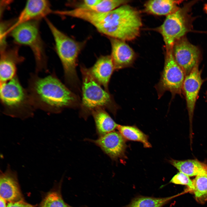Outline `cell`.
I'll return each instance as SVG.
<instances>
[{"mask_svg": "<svg viewBox=\"0 0 207 207\" xmlns=\"http://www.w3.org/2000/svg\"><path fill=\"white\" fill-rule=\"evenodd\" d=\"M117 129L125 139L140 142L145 147H151L148 136L136 126L119 125Z\"/></svg>", "mask_w": 207, "mask_h": 207, "instance_id": "ffe728a7", "label": "cell"}, {"mask_svg": "<svg viewBox=\"0 0 207 207\" xmlns=\"http://www.w3.org/2000/svg\"><path fill=\"white\" fill-rule=\"evenodd\" d=\"M204 9L207 14V3L205 4L204 6Z\"/></svg>", "mask_w": 207, "mask_h": 207, "instance_id": "f1b7e54d", "label": "cell"}, {"mask_svg": "<svg viewBox=\"0 0 207 207\" xmlns=\"http://www.w3.org/2000/svg\"><path fill=\"white\" fill-rule=\"evenodd\" d=\"M193 192L196 200L200 203L207 201V171L199 174L192 181Z\"/></svg>", "mask_w": 207, "mask_h": 207, "instance_id": "44dd1931", "label": "cell"}, {"mask_svg": "<svg viewBox=\"0 0 207 207\" xmlns=\"http://www.w3.org/2000/svg\"><path fill=\"white\" fill-rule=\"evenodd\" d=\"M88 69L95 80L104 89L109 92L108 85L111 76L115 70L110 55L101 56L94 65Z\"/></svg>", "mask_w": 207, "mask_h": 207, "instance_id": "2e32d148", "label": "cell"}, {"mask_svg": "<svg viewBox=\"0 0 207 207\" xmlns=\"http://www.w3.org/2000/svg\"><path fill=\"white\" fill-rule=\"evenodd\" d=\"M11 21H2L0 23V51H2L7 47L6 37L8 31L14 24Z\"/></svg>", "mask_w": 207, "mask_h": 207, "instance_id": "d4e9b609", "label": "cell"}, {"mask_svg": "<svg viewBox=\"0 0 207 207\" xmlns=\"http://www.w3.org/2000/svg\"><path fill=\"white\" fill-rule=\"evenodd\" d=\"M111 47L110 55L115 70L132 66L136 55L133 49L125 41L109 38Z\"/></svg>", "mask_w": 207, "mask_h": 207, "instance_id": "5bb4252c", "label": "cell"}, {"mask_svg": "<svg viewBox=\"0 0 207 207\" xmlns=\"http://www.w3.org/2000/svg\"><path fill=\"white\" fill-rule=\"evenodd\" d=\"M206 99L207 100V93H206Z\"/></svg>", "mask_w": 207, "mask_h": 207, "instance_id": "f546056e", "label": "cell"}, {"mask_svg": "<svg viewBox=\"0 0 207 207\" xmlns=\"http://www.w3.org/2000/svg\"><path fill=\"white\" fill-rule=\"evenodd\" d=\"M80 69L82 77L80 116L86 120L94 110L98 108L106 109L115 116L120 107L112 95L102 89L90 74L88 68L82 66Z\"/></svg>", "mask_w": 207, "mask_h": 207, "instance_id": "277c9868", "label": "cell"}, {"mask_svg": "<svg viewBox=\"0 0 207 207\" xmlns=\"http://www.w3.org/2000/svg\"><path fill=\"white\" fill-rule=\"evenodd\" d=\"M92 24L109 38L125 41L139 36L142 22L139 12L125 4L109 12L96 13Z\"/></svg>", "mask_w": 207, "mask_h": 207, "instance_id": "7a4b0ae2", "label": "cell"}, {"mask_svg": "<svg viewBox=\"0 0 207 207\" xmlns=\"http://www.w3.org/2000/svg\"><path fill=\"white\" fill-rule=\"evenodd\" d=\"M0 195L9 203L22 200L16 174L9 165L6 171L1 173Z\"/></svg>", "mask_w": 207, "mask_h": 207, "instance_id": "9a60e30c", "label": "cell"}, {"mask_svg": "<svg viewBox=\"0 0 207 207\" xmlns=\"http://www.w3.org/2000/svg\"><path fill=\"white\" fill-rule=\"evenodd\" d=\"M99 147L113 160L125 157L126 148L125 139L118 132L114 131L99 137L96 140L87 139Z\"/></svg>", "mask_w": 207, "mask_h": 207, "instance_id": "8fae6325", "label": "cell"}, {"mask_svg": "<svg viewBox=\"0 0 207 207\" xmlns=\"http://www.w3.org/2000/svg\"><path fill=\"white\" fill-rule=\"evenodd\" d=\"M41 207H68L57 192L49 193L43 201Z\"/></svg>", "mask_w": 207, "mask_h": 207, "instance_id": "cb8c5ba5", "label": "cell"}, {"mask_svg": "<svg viewBox=\"0 0 207 207\" xmlns=\"http://www.w3.org/2000/svg\"><path fill=\"white\" fill-rule=\"evenodd\" d=\"M18 47H7L0 51V84L10 80L16 75L17 65L22 62L24 58L19 53Z\"/></svg>", "mask_w": 207, "mask_h": 207, "instance_id": "4fadbf2b", "label": "cell"}, {"mask_svg": "<svg viewBox=\"0 0 207 207\" xmlns=\"http://www.w3.org/2000/svg\"><path fill=\"white\" fill-rule=\"evenodd\" d=\"M91 115L94 119L96 132L99 137L115 131L119 125L113 120L105 109L103 108L95 109Z\"/></svg>", "mask_w": 207, "mask_h": 207, "instance_id": "ac0fdd59", "label": "cell"}, {"mask_svg": "<svg viewBox=\"0 0 207 207\" xmlns=\"http://www.w3.org/2000/svg\"><path fill=\"white\" fill-rule=\"evenodd\" d=\"M130 1L125 0H100L95 6L87 9L98 12H108L126 4Z\"/></svg>", "mask_w": 207, "mask_h": 207, "instance_id": "603a6c76", "label": "cell"}, {"mask_svg": "<svg viewBox=\"0 0 207 207\" xmlns=\"http://www.w3.org/2000/svg\"><path fill=\"white\" fill-rule=\"evenodd\" d=\"M53 11L51 8L50 3L48 0H28L8 32L22 23L32 20H40L42 18H45L47 16L52 13Z\"/></svg>", "mask_w": 207, "mask_h": 207, "instance_id": "7c38bea8", "label": "cell"}, {"mask_svg": "<svg viewBox=\"0 0 207 207\" xmlns=\"http://www.w3.org/2000/svg\"><path fill=\"white\" fill-rule=\"evenodd\" d=\"M0 99L5 115L23 120L34 115L36 109L27 89L22 87L17 75L0 84Z\"/></svg>", "mask_w": 207, "mask_h": 207, "instance_id": "5b68a950", "label": "cell"}, {"mask_svg": "<svg viewBox=\"0 0 207 207\" xmlns=\"http://www.w3.org/2000/svg\"><path fill=\"white\" fill-rule=\"evenodd\" d=\"M185 76L174 59L172 49L166 50L164 68L159 82L155 86L158 99L167 91L171 93L172 99L177 94L182 96L183 85Z\"/></svg>", "mask_w": 207, "mask_h": 207, "instance_id": "ba28073f", "label": "cell"}, {"mask_svg": "<svg viewBox=\"0 0 207 207\" xmlns=\"http://www.w3.org/2000/svg\"><path fill=\"white\" fill-rule=\"evenodd\" d=\"M45 18L54 39L56 51L62 65L66 83L73 91L79 93L80 83L76 68L78 55L86 41H76L59 30L48 18Z\"/></svg>", "mask_w": 207, "mask_h": 207, "instance_id": "3957f363", "label": "cell"}, {"mask_svg": "<svg viewBox=\"0 0 207 207\" xmlns=\"http://www.w3.org/2000/svg\"><path fill=\"white\" fill-rule=\"evenodd\" d=\"M194 2H189L167 16L162 24L157 28L163 37L166 50L172 49L176 41L191 30L190 12Z\"/></svg>", "mask_w": 207, "mask_h": 207, "instance_id": "52a82bcc", "label": "cell"}, {"mask_svg": "<svg viewBox=\"0 0 207 207\" xmlns=\"http://www.w3.org/2000/svg\"><path fill=\"white\" fill-rule=\"evenodd\" d=\"M183 1L173 0H150L144 4V10L150 14L167 16L177 10L179 8L178 6Z\"/></svg>", "mask_w": 207, "mask_h": 207, "instance_id": "e0dca14e", "label": "cell"}, {"mask_svg": "<svg viewBox=\"0 0 207 207\" xmlns=\"http://www.w3.org/2000/svg\"><path fill=\"white\" fill-rule=\"evenodd\" d=\"M0 207H7L6 204V201L1 197H0Z\"/></svg>", "mask_w": 207, "mask_h": 207, "instance_id": "83f0119b", "label": "cell"}, {"mask_svg": "<svg viewBox=\"0 0 207 207\" xmlns=\"http://www.w3.org/2000/svg\"><path fill=\"white\" fill-rule=\"evenodd\" d=\"M169 162L179 172L189 177L196 176L207 171V165L197 160H180L171 159Z\"/></svg>", "mask_w": 207, "mask_h": 207, "instance_id": "d6986e66", "label": "cell"}, {"mask_svg": "<svg viewBox=\"0 0 207 207\" xmlns=\"http://www.w3.org/2000/svg\"><path fill=\"white\" fill-rule=\"evenodd\" d=\"M27 90L36 109L58 114L66 108L79 107L78 95L70 90L53 73L44 78L30 74Z\"/></svg>", "mask_w": 207, "mask_h": 207, "instance_id": "6da1fadb", "label": "cell"}, {"mask_svg": "<svg viewBox=\"0 0 207 207\" xmlns=\"http://www.w3.org/2000/svg\"><path fill=\"white\" fill-rule=\"evenodd\" d=\"M184 37L175 43L172 52L175 60L186 76L197 64H199L200 53L198 48L190 43Z\"/></svg>", "mask_w": 207, "mask_h": 207, "instance_id": "30bf717a", "label": "cell"}, {"mask_svg": "<svg viewBox=\"0 0 207 207\" xmlns=\"http://www.w3.org/2000/svg\"><path fill=\"white\" fill-rule=\"evenodd\" d=\"M170 182L176 184L186 185L192 191L193 189V181L189 176L181 172H179L175 175L171 179Z\"/></svg>", "mask_w": 207, "mask_h": 207, "instance_id": "484cf974", "label": "cell"}, {"mask_svg": "<svg viewBox=\"0 0 207 207\" xmlns=\"http://www.w3.org/2000/svg\"><path fill=\"white\" fill-rule=\"evenodd\" d=\"M39 21L32 20L22 23L9 32L16 43L28 46L32 50L35 60L36 73L47 70L44 43L39 30Z\"/></svg>", "mask_w": 207, "mask_h": 207, "instance_id": "8992f818", "label": "cell"}, {"mask_svg": "<svg viewBox=\"0 0 207 207\" xmlns=\"http://www.w3.org/2000/svg\"><path fill=\"white\" fill-rule=\"evenodd\" d=\"M7 207H35L30 204L27 203L23 200L17 202H9L7 205Z\"/></svg>", "mask_w": 207, "mask_h": 207, "instance_id": "4316f807", "label": "cell"}, {"mask_svg": "<svg viewBox=\"0 0 207 207\" xmlns=\"http://www.w3.org/2000/svg\"><path fill=\"white\" fill-rule=\"evenodd\" d=\"M197 64L185 76L183 85V91L186 99L190 125V138H193L192 121L196 101L201 87L204 80L201 77L202 71Z\"/></svg>", "mask_w": 207, "mask_h": 207, "instance_id": "9c48e42d", "label": "cell"}, {"mask_svg": "<svg viewBox=\"0 0 207 207\" xmlns=\"http://www.w3.org/2000/svg\"><path fill=\"white\" fill-rule=\"evenodd\" d=\"M173 197L156 198L142 197L134 199L124 207H162Z\"/></svg>", "mask_w": 207, "mask_h": 207, "instance_id": "7402d4cb", "label": "cell"}]
</instances>
